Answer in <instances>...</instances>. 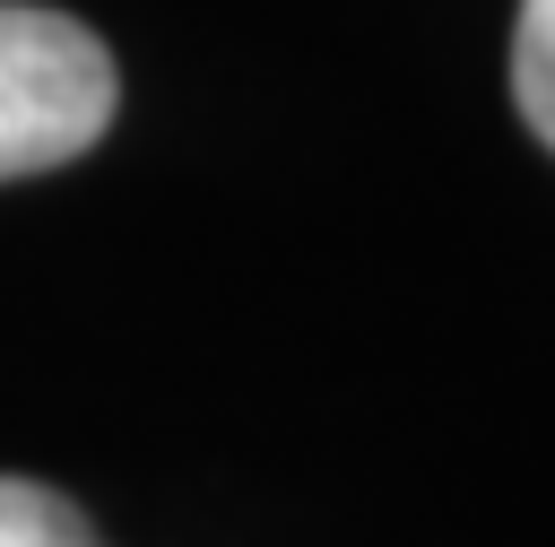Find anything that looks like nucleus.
<instances>
[{
  "mask_svg": "<svg viewBox=\"0 0 555 547\" xmlns=\"http://www.w3.org/2000/svg\"><path fill=\"white\" fill-rule=\"evenodd\" d=\"M113 122V52L61 17L0 0V182L69 165Z\"/></svg>",
  "mask_w": 555,
  "mask_h": 547,
  "instance_id": "f257e3e1",
  "label": "nucleus"
},
{
  "mask_svg": "<svg viewBox=\"0 0 555 547\" xmlns=\"http://www.w3.org/2000/svg\"><path fill=\"white\" fill-rule=\"evenodd\" d=\"M512 96H520L529 130L555 148V0H520V35H512Z\"/></svg>",
  "mask_w": 555,
  "mask_h": 547,
  "instance_id": "f03ea898",
  "label": "nucleus"
},
{
  "mask_svg": "<svg viewBox=\"0 0 555 547\" xmlns=\"http://www.w3.org/2000/svg\"><path fill=\"white\" fill-rule=\"evenodd\" d=\"M0 547H95L78 504L35 486V478H0Z\"/></svg>",
  "mask_w": 555,
  "mask_h": 547,
  "instance_id": "7ed1b4c3",
  "label": "nucleus"
}]
</instances>
